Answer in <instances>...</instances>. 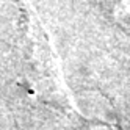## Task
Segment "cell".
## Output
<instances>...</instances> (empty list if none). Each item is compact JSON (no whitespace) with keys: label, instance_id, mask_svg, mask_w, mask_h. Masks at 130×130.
I'll return each instance as SVG.
<instances>
[{"label":"cell","instance_id":"1","mask_svg":"<svg viewBox=\"0 0 130 130\" xmlns=\"http://www.w3.org/2000/svg\"><path fill=\"white\" fill-rule=\"evenodd\" d=\"M21 10L25 77L30 91H33L39 100L52 105L61 113L80 116L69 97L68 88L64 86L49 35L41 19L36 16V10L28 0H22Z\"/></svg>","mask_w":130,"mask_h":130}]
</instances>
